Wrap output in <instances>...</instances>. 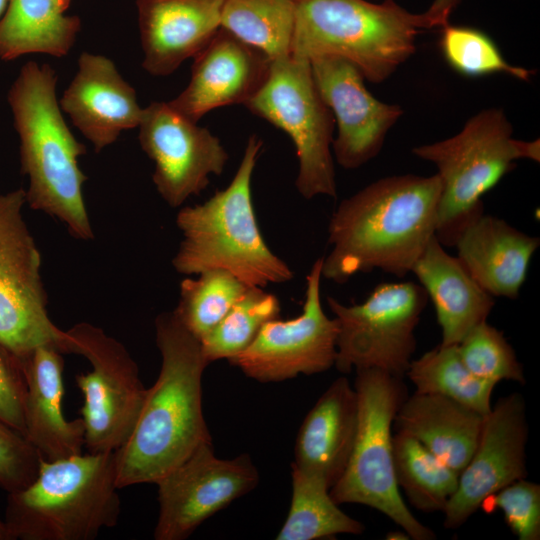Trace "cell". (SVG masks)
<instances>
[{
    "instance_id": "7",
    "label": "cell",
    "mask_w": 540,
    "mask_h": 540,
    "mask_svg": "<svg viewBox=\"0 0 540 540\" xmlns=\"http://www.w3.org/2000/svg\"><path fill=\"white\" fill-rule=\"evenodd\" d=\"M504 111L484 109L445 140L414 147L412 153L433 163L441 182L435 236L454 247L461 231L484 213L482 197L510 172L518 159L540 160V142L512 137Z\"/></svg>"
},
{
    "instance_id": "36",
    "label": "cell",
    "mask_w": 540,
    "mask_h": 540,
    "mask_svg": "<svg viewBox=\"0 0 540 540\" xmlns=\"http://www.w3.org/2000/svg\"><path fill=\"white\" fill-rule=\"evenodd\" d=\"M41 458L19 431L0 420V488L13 493L37 476Z\"/></svg>"
},
{
    "instance_id": "10",
    "label": "cell",
    "mask_w": 540,
    "mask_h": 540,
    "mask_svg": "<svg viewBox=\"0 0 540 540\" xmlns=\"http://www.w3.org/2000/svg\"><path fill=\"white\" fill-rule=\"evenodd\" d=\"M427 302L423 287L412 281L381 283L360 304L345 305L327 297L338 323L334 366L341 373L373 368L403 379Z\"/></svg>"
},
{
    "instance_id": "34",
    "label": "cell",
    "mask_w": 540,
    "mask_h": 540,
    "mask_svg": "<svg viewBox=\"0 0 540 540\" xmlns=\"http://www.w3.org/2000/svg\"><path fill=\"white\" fill-rule=\"evenodd\" d=\"M457 346L462 361L476 377L496 385L502 380L525 382L514 349L487 320L473 327Z\"/></svg>"
},
{
    "instance_id": "35",
    "label": "cell",
    "mask_w": 540,
    "mask_h": 540,
    "mask_svg": "<svg viewBox=\"0 0 540 540\" xmlns=\"http://www.w3.org/2000/svg\"><path fill=\"white\" fill-rule=\"evenodd\" d=\"M485 502H489L490 509L499 508L503 512L507 525L519 540L540 539V486L537 483L525 478L516 480Z\"/></svg>"
},
{
    "instance_id": "4",
    "label": "cell",
    "mask_w": 540,
    "mask_h": 540,
    "mask_svg": "<svg viewBox=\"0 0 540 540\" xmlns=\"http://www.w3.org/2000/svg\"><path fill=\"white\" fill-rule=\"evenodd\" d=\"M263 141L252 134L230 184L202 204L182 207L176 225L182 234L172 259L183 275L223 269L249 287L293 279V271L266 243L252 202L251 182Z\"/></svg>"
},
{
    "instance_id": "19",
    "label": "cell",
    "mask_w": 540,
    "mask_h": 540,
    "mask_svg": "<svg viewBox=\"0 0 540 540\" xmlns=\"http://www.w3.org/2000/svg\"><path fill=\"white\" fill-rule=\"evenodd\" d=\"M58 101L96 152L116 142L122 132L137 128L143 113L136 90L114 62L86 51L80 54L77 71Z\"/></svg>"
},
{
    "instance_id": "5",
    "label": "cell",
    "mask_w": 540,
    "mask_h": 540,
    "mask_svg": "<svg viewBox=\"0 0 540 540\" xmlns=\"http://www.w3.org/2000/svg\"><path fill=\"white\" fill-rule=\"evenodd\" d=\"M115 453L41 459L35 479L8 493L4 522L12 540H93L117 525Z\"/></svg>"
},
{
    "instance_id": "40",
    "label": "cell",
    "mask_w": 540,
    "mask_h": 540,
    "mask_svg": "<svg viewBox=\"0 0 540 540\" xmlns=\"http://www.w3.org/2000/svg\"><path fill=\"white\" fill-rule=\"evenodd\" d=\"M8 0H0V20L2 16L4 15V12L7 7Z\"/></svg>"
},
{
    "instance_id": "28",
    "label": "cell",
    "mask_w": 540,
    "mask_h": 540,
    "mask_svg": "<svg viewBox=\"0 0 540 540\" xmlns=\"http://www.w3.org/2000/svg\"><path fill=\"white\" fill-rule=\"evenodd\" d=\"M292 497L288 515L276 539L315 540L337 534H361L365 527L345 514L320 479L292 467Z\"/></svg>"
},
{
    "instance_id": "8",
    "label": "cell",
    "mask_w": 540,
    "mask_h": 540,
    "mask_svg": "<svg viewBox=\"0 0 540 540\" xmlns=\"http://www.w3.org/2000/svg\"><path fill=\"white\" fill-rule=\"evenodd\" d=\"M358 426L346 469L330 489L337 504L374 508L400 526L414 540H432L435 533L417 520L406 506L396 482L392 426L408 396L402 378L378 369L356 370Z\"/></svg>"
},
{
    "instance_id": "39",
    "label": "cell",
    "mask_w": 540,
    "mask_h": 540,
    "mask_svg": "<svg viewBox=\"0 0 540 540\" xmlns=\"http://www.w3.org/2000/svg\"><path fill=\"white\" fill-rule=\"evenodd\" d=\"M0 540H12L4 520L0 519Z\"/></svg>"
},
{
    "instance_id": "14",
    "label": "cell",
    "mask_w": 540,
    "mask_h": 540,
    "mask_svg": "<svg viewBox=\"0 0 540 540\" xmlns=\"http://www.w3.org/2000/svg\"><path fill=\"white\" fill-rule=\"evenodd\" d=\"M258 481V471L247 454L220 459L212 442L202 444L155 483L159 515L154 538H188L206 519L253 490Z\"/></svg>"
},
{
    "instance_id": "31",
    "label": "cell",
    "mask_w": 540,
    "mask_h": 540,
    "mask_svg": "<svg viewBox=\"0 0 540 540\" xmlns=\"http://www.w3.org/2000/svg\"><path fill=\"white\" fill-rule=\"evenodd\" d=\"M180 283L173 310L183 326L201 341L228 313L249 287L232 273L209 269Z\"/></svg>"
},
{
    "instance_id": "20",
    "label": "cell",
    "mask_w": 540,
    "mask_h": 540,
    "mask_svg": "<svg viewBox=\"0 0 540 540\" xmlns=\"http://www.w3.org/2000/svg\"><path fill=\"white\" fill-rule=\"evenodd\" d=\"M225 0H136L143 69L168 76L221 27Z\"/></svg>"
},
{
    "instance_id": "25",
    "label": "cell",
    "mask_w": 540,
    "mask_h": 540,
    "mask_svg": "<svg viewBox=\"0 0 540 540\" xmlns=\"http://www.w3.org/2000/svg\"><path fill=\"white\" fill-rule=\"evenodd\" d=\"M485 416L450 398L414 392L401 404L393 425L460 474L476 448Z\"/></svg>"
},
{
    "instance_id": "21",
    "label": "cell",
    "mask_w": 540,
    "mask_h": 540,
    "mask_svg": "<svg viewBox=\"0 0 540 540\" xmlns=\"http://www.w3.org/2000/svg\"><path fill=\"white\" fill-rule=\"evenodd\" d=\"M26 381L25 437L44 461L79 455L85 447L83 419H66L62 353L41 345L21 357Z\"/></svg>"
},
{
    "instance_id": "1",
    "label": "cell",
    "mask_w": 540,
    "mask_h": 540,
    "mask_svg": "<svg viewBox=\"0 0 540 540\" xmlns=\"http://www.w3.org/2000/svg\"><path fill=\"white\" fill-rule=\"evenodd\" d=\"M441 182L434 174L389 176L343 199L328 225L331 250L322 277L338 284L379 269L398 278L411 272L435 236Z\"/></svg>"
},
{
    "instance_id": "23",
    "label": "cell",
    "mask_w": 540,
    "mask_h": 540,
    "mask_svg": "<svg viewBox=\"0 0 540 540\" xmlns=\"http://www.w3.org/2000/svg\"><path fill=\"white\" fill-rule=\"evenodd\" d=\"M539 245L538 237L483 213L461 231L454 247L462 265L488 294L516 299Z\"/></svg>"
},
{
    "instance_id": "22",
    "label": "cell",
    "mask_w": 540,
    "mask_h": 540,
    "mask_svg": "<svg viewBox=\"0 0 540 540\" xmlns=\"http://www.w3.org/2000/svg\"><path fill=\"white\" fill-rule=\"evenodd\" d=\"M357 426L356 391L346 377H339L303 420L292 467L320 479L331 489L346 469Z\"/></svg>"
},
{
    "instance_id": "18",
    "label": "cell",
    "mask_w": 540,
    "mask_h": 540,
    "mask_svg": "<svg viewBox=\"0 0 540 540\" xmlns=\"http://www.w3.org/2000/svg\"><path fill=\"white\" fill-rule=\"evenodd\" d=\"M271 60L220 27L194 57L191 78L169 104L198 122L205 114L228 105H245L268 77Z\"/></svg>"
},
{
    "instance_id": "27",
    "label": "cell",
    "mask_w": 540,
    "mask_h": 540,
    "mask_svg": "<svg viewBox=\"0 0 540 540\" xmlns=\"http://www.w3.org/2000/svg\"><path fill=\"white\" fill-rule=\"evenodd\" d=\"M392 445L396 482L410 503L426 513L443 512L459 473L411 436L396 432Z\"/></svg>"
},
{
    "instance_id": "16",
    "label": "cell",
    "mask_w": 540,
    "mask_h": 540,
    "mask_svg": "<svg viewBox=\"0 0 540 540\" xmlns=\"http://www.w3.org/2000/svg\"><path fill=\"white\" fill-rule=\"evenodd\" d=\"M527 438L523 397L513 393L501 398L485 416L476 448L443 511L446 528H459L491 495L526 478Z\"/></svg>"
},
{
    "instance_id": "26",
    "label": "cell",
    "mask_w": 540,
    "mask_h": 540,
    "mask_svg": "<svg viewBox=\"0 0 540 540\" xmlns=\"http://www.w3.org/2000/svg\"><path fill=\"white\" fill-rule=\"evenodd\" d=\"M71 1L8 0L0 20V59L69 54L81 30L80 18L66 14Z\"/></svg>"
},
{
    "instance_id": "13",
    "label": "cell",
    "mask_w": 540,
    "mask_h": 540,
    "mask_svg": "<svg viewBox=\"0 0 540 540\" xmlns=\"http://www.w3.org/2000/svg\"><path fill=\"white\" fill-rule=\"evenodd\" d=\"M322 260L318 258L306 276L301 314L266 322L250 346L229 360L248 377L263 383L280 382L334 366L338 323L325 314L322 306Z\"/></svg>"
},
{
    "instance_id": "24",
    "label": "cell",
    "mask_w": 540,
    "mask_h": 540,
    "mask_svg": "<svg viewBox=\"0 0 540 540\" xmlns=\"http://www.w3.org/2000/svg\"><path fill=\"white\" fill-rule=\"evenodd\" d=\"M434 236L411 272L430 298L441 328V345H457L476 325L487 320L495 300L450 255Z\"/></svg>"
},
{
    "instance_id": "3",
    "label": "cell",
    "mask_w": 540,
    "mask_h": 540,
    "mask_svg": "<svg viewBox=\"0 0 540 540\" xmlns=\"http://www.w3.org/2000/svg\"><path fill=\"white\" fill-rule=\"evenodd\" d=\"M57 74L49 64L25 63L7 102L19 139L21 171L28 177L26 203L62 222L79 240L94 238L79 167L85 146L72 134L56 94Z\"/></svg>"
},
{
    "instance_id": "11",
    "label": "cell",
    "mask_w": 540,
    "mask_h": 540,
    "mask_svg": "<svg viewBox=\"0 0 540 540\" xmlns=\"http://www.w3.org/2000/svg\"><path fill=\"white\" fill-rule=\"evenodd\" d=\"M23 188L0 194V342L20 358L41 345L69 353L47 311L41 255L23 217Z\"/></svg>"
},
{
    "instance_id": "9",
    "label": "cell",
    "mask_w": 540,
    "mask_h": 540,
    "mask_svg": "<svg viewBox=\"0 0 540 540\" xmlns=\"http://www.w3.org/2000/svg\"><path fill=\"white\" fill-rule=\"evenodd\" d=\"M245 106L290 137L299 163V194L305 199L336 198L335 119L319 93L310 62L292 54L271 61L267 79Z\"/></svg>"
},
{
    "instance_id": "30",
    "label": "cell",
    "mask_w": 540,
    "mask_h": 540,
    "mask_svg": "<svg viewBox=\"0 0 540 540\" xmlns=\"http://www.w3.org/2000/svg\"><path fill=\"white\" fill-rule=\"evenodd\" d=\"M406 376L417 393L441 395L483 415L492 408L491 395L496 384L472 374L457 345L439 344L412 360Z\"/></svg>"
},
{
    "instance_id": "17",
    "label": "cell",
    "mask_w": 540,
    "mask_h": 540,
    "mask_svg": "<svg viewBox=\"0 0 540 540\" xmlns=\"http://www.w3.org/2000/svg\"><path fill=\"white\" fill-rule=\"evenodd\" d=\"M309 62L319 93L337 124L332 154L341 167L359 168L379 154L403 110L376 99L365 87L363 74L346 59L321 56Z\"/></svg>"
},
{
    "instance_id": "29",
    "label": "cell",
    "mask_w": 540,
    "mask_h": 540,
    "mask_svg": "<svg viewBox=\"0 0 540 540\" xmlns=\"http://www.w3.org/2000/svg\"><path fill=\"white\" fill-rule=\"evenodd\" d=\"M221 27L271 61L291 55L294 0H225Z\"/></svg>"
},
{
    "instance_id": "38",
    "label": "cell",
    "mask_w": 540,
    "mask_h": 540,
    "mask_svg": "<svg viewBox=\"0 0 540 540\" xmlns=\"http://www.w3.org/2000/svg\"><path fill=\"white\" fill-rule=\"evenodd\" d=\"M461 0H434L424 12L432 28H443L449 24V18Z\"/></svg>"
},
{
    "instance_id": "33",
    "label": "cell",
    "mask_w": 540,
    "mask_h": 540,
    "mask_svg": "<svg viewBox=\"0 0 540 540\" xmlns=\"http://www.w3.org/2000/svg\"><path fill=\"white\" fill-rule=\"evenodd\" d=\"M439 46L447 64L465 77L506 73L529 81L533 74L528 69L508 63L491 37L474 27L447 24L442 28Z\"/></svg>"
},
{
    "instance_id": "12",
    "label": "cell",
    "mask_w": 540,
    "mask_h": 540,
    "mask_svg": "<svg viewBox=\"0 0 540 540\" xmlns=\"http://www.w3.org/2000/svg\"><path fill=\"white\" fill-rule=\"evenodd\" d=\"M69 353L91 370L75 376L84 396L80 410L88 453L118 450L130 437L146 396L139 369L126 347L103 329L81 322L66 330Z\"/></svg>"
},
{
    "instance_id": "6",
    "label": "cell",
    "mask_w": 540,
    "mask_h": 540,
    "mask_svg": "<svg viewBox=\"0 0 540 540\" xmlns=\"http://www.w3.org/2000/svg\"><path fill=\"white\" fill-rule=\"evenodd\" d=\"M291 54L307 59L337 56L364 78L381 83L414 54L416 36L431 25L394 0H294Z\"/></svg>"
},
{
    "instance_id": "15",
    "label": "cell",
    "mask_w": 540,
    "mask_h": 540,
    "mask_svg": "<svg viewBox=\"0 0 540 540\" xmlns=\"http://www.w3.org/2000/svg\"><path fill=\"white\" fill-rule=\"evenodd\" d=\"M197 123L169 102L155 101L143 108L137 127L139 144L154 163L155 188L172 208L199 195L229 159L220 139Z\"/></svg>"
},
{
    "instance_id": "32",
    "label": "cell",
    "mask_w": 540,
    "mask_h": 540,
    "mask_svg": "<svg viewBox=\"0 0 540 540\" xmlns=\"http://www.w3.org/2000/svg\"><path fill=\"white\" fill-rule=\"evenodd\" d=\"M280 301L261 287H248L224 318L200 341L208 363L231 360L257 337L262 326L279 318Z\"/></svg>"
},
{
    "instance_id": "37",
    "label": "cell",
    "mask_w": 540,
    "mask_h": 540,
    "mask_svg": "<svg viewBox=\"0 0 540 540\" xmlns=\"http://www.w3.org/2000/svg\"><path fill=\"white\" fill-rule=\"evenodd\" d=\"M25 397L21 358L0 342V420L24 436Z\"/></svg>"
},
{
    "instance_id": "2",
    "label": "cell",
    "mask_w": 540,
    "mask_h": 540,
    "mask_svg": "<svg viewBox=\"0 0 540 540\" xmlns=\"http://www.w3.org/2000/svg\"><path fill=\"white\" fill-rule=\"evenodd\" d=\"M155 337L161 354L159 376L146 391L130 437L114 452L119 489L156 483L211 442L202 411V375L209 363L201 342L173 311L156 317Z\"/></svg>"
}]
</instances>
